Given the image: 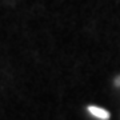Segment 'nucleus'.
I'll return each instance as SVG.
<instances>
[{"label":"nucleus","mask_w":120,"mask_h":120,"mask_svg":"<svg viewBox=\"0 0 120 120\" xmlns=\"http://www.w3.org/2000/svg\"><path fill=\"white\" fill-rule=\"evenodd\" d=\"M87 113L96 120H109L111 119V113L107 111L105 108L99 107V105H88L87 107Z\"/></svg>","instance_id":"1"},{"label":"nucleus","mask_w":120,"mask_h":120,"mask_svg":"<svg viewBox=\"0 0 120 120\" xmlns=\"http://www.w3.org/2000/svg\"><path fill=\"white\" fill-rule=\"evenodd\" d=\"M113 86H115L116 88H120V73L117 76H115V79H113Z\"/></svg>","instance_id":"2"}]
</instances>
